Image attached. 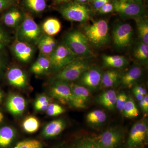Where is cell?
<instances>
[{
  "label": "cell",
  "instance_id": "cell-45",
  "mask_svg": "<svg viewBox=\"0 0 148 148\" xmlns=\"http://www.w3.org/2000/svg\"><path fill=\"white\" fill-rule=\"evenodd\" d=\"M133 88L138 91V92H140L141 94H143V95H145L147 94V91L145 88L140 86H135Z\"/></svg>",
  "mask_w": 148,
  "mask_h": 148
},
{
  "label": "cell",
  "instance_id": "cell-34",
  "mask_svg": "<svg viewBox=\"0 0 148 148\" xmlns=\"http://www.w3.org/2000/svg\"><path fill=\"white\" fill-rule=\"evenodd\" d=\"M49 104L48 98L45 95H40L38 97L35 101L34 107L37 110L45 111L47 109Z\"/></svg>",
  "mask_w": 148,
  "mask_h": 148
},
{
  "label": "cell",
  "instance_id": "cell-44",
  "mask_svg": "<svg viewBox=\"0 0 148 148\" xmlns=\"http://www.w3.org/2000/svg\"><path fill=\"white\" fill-rule=\"evenodd\" d=\"M132 91L133 94H134V96H135V98L138 101H141L145 97V95L141 94L140 92H138L137 90L134 89V88H133V89H132Z\"/></svg>",
  "mask_w": 148,
  "mask_h": 148
},
{
  "label": "cell",
  "instance_id": "cell-5",
  "mask_svg": "<svg viewBox=\"0 0 148 148\" xmlns=\"http://www.w3.org/2000/svg\"><path fill=\"white\" fill-rule=\"evenodd\" d=\"M58 11L64 18L70 21L85 22L91 18L90 9L83 4L75 1L64 4Z\"/></svg>",
  "mask_w": 148,
  "mask_h": 148
},
{
  "label": "cell",
  "instance_id": "cell-48",
  "mask_svg": "<svg viewBox=\"0 0 148 148\" xmlns=\"http://www.w3.org/2000/svg\"><path fill=\"white\" fill-rule=\"evenodd\" d=\"M87 1V0H75V1L77 2L83 3L85 2L86 1Z\"/></svg>",
  "mask_w": 148,
  "mask_h": 148
},
{
  "label": "cell",
  "instance_id": "cell-10",
  "mask_svg": "<svg viewBox=\"0 0 148 148\" xmlns=\"http://www.w3.org/2000/svg\"><path fill=\"white\" fill-rule=\"evenodd\" d=\"M123 132L120 129L107 130L96 138V140L103 148L116 147L123 137Z\"/></svg>",
  "mask_w": 148,
  "mask_h": 148
},
{
  "label": "cell",
  "instance_id": "cell-49",
  "mask_svg": "<svg viewBox=\"0 0 148 148\" xmlns=\"http://www.w3.org/2000/svg\"><path fill=\"white\" fill-rule=\"evenodd\" d=\"M130 1H132L135 2L139 3L142 4V0H130Z\"/></svg>",
  "mask_w": 148,
  "mask_h": 148
},
{
  "label": "cell",
  "instance_id": "cell-43",
  "mask_svg": "<svg viewBox=\"0 0 148 148\" xmlns=\"http://www.w3.org/2000/svg\"><path fill=\"white\" fill-rule=\"evenodd\" d=\"M4 51V50H0V72L2 70L5 63L6 56Z\"/></svg>",
  "mask_w": 148,
  "mask_h": 148
},
{
  "label": "cell",
  "instance_id": "cell-7",
  "mask_svg": "<svg viewBox=\"0 0 148 148\" xmlns=\"http://www.w3.org/2000/svg\"><path fill=\"white\" fill-rule=\"evenodd\" d=\"M114 10L123 18H135L144 16L145 10L142 4L130 0H115Z\"/></svg>",
  "mask_w": 148,
  "mask_h": 148
},
{
  "label": "cell",
  "instance_id": "cell-42",
  "mask_svg": "<svg viewBox=\"0 0 148 148\" xmlns=\"http://www.w3.org/2000/svg\"><path fill=\"white\" fill-rule=\"evenodd\" d=\"M110 0H93V7L96 9L98 10L105 4L110 2Z\"/></svg>",
  "mask_w": 148,
  "mask_h": 148
},
{
  "label": "cell",
  "instance_id": "cell-30",
  "mask_svg": "<svg viewBox=\"0 0 148 148\" xmlns=\"http://www.w3.org/2000/svg\"><path fill=\"white\" fill-rule=\"evenodd\" d=\"M107 119L106 113L101 110H95L88 114L86 120L91 124H99L103 123Z\"/></svg>",
  "mask_w": 148,
  "mask_h": 148
},
{
  "label": "cell",
  "instance_id": "cell-51",
  "mask_svg": "<svg viewBox=\"0 0 148 148\" xmlns=\"http://www.w3.org/2000/svg\"><path fill=\"white\" fill-rule=\"evenodd\" d=\"M116 148V147H115V148Z\"/></svg>",
  "mask_w": 148,
  "mask_h": 148
},
{
  "label": "cell",
  "instance_id": "cell-9",
  "mask_svg": "<svg viewBox=\"0 0 148 148\" xmlns=\"http://www.w3.org/2000/svg\"><path fill=\"white\" fill-rule=\"evenodd\" d=\"M147 122L145 119L139 121L133 125L127 141L129 148H136L145 142L147 137Z\"/></svg>",
  "mask_w": 148,
  "mask_h": 148
},
{
  "label": "cell",
  "instance_id": "cell-13",
  "mask_svg": "<svg viewBox=\"0 0 148 148\" xmlns=\"http://www.w3.org/2000/svg\"><path fill=\"white\" fill-rule=\"evenodd\" d=\"M51 95L63 104L70 103L72 98V93L71 87L67 82L60 81H56L50 89Z\"/></svg>",
  "mask_w": 148,
  "mask_h": 148
},
{
  "label": "cell",
  "instance_id": "cell-17",
  "mask_svg": "<svg viewBox=\"0 0 148 148\" xmlns=\"http://www.w3.org/2000/svg\"><path fill=\"white\" fill-rule=\"evenodd\" d=\"M26 100L21 95L12 94L8 97L6 107L9 112L14 115L18 116L24 112L26 108Z\"/></svg>",
  "mask_w": 148,
  "mask_h": 148
},
{
  "label": "cell",
  "instance_id": "cell-39",
  "mask_svg": "<svg viewBox=\"0 0 148 148\" xmlns=\"http://www.w3.org/2000/svg\"><path fill=\"white\" fill-rule=\"evenodd\" d=\"M19 0H0V12L14 6L18 5Z\"/></svg>",
  "mask_w": 148,
  "mask_h": 148
},
{
  "label": "cell",
  "instance_id": "cell-26",
  "mask_svg": "<svg viewBox=\"0 0 148 148\" xmlns=\"http://www.w3.org/2000/svg\"><path fill=\"white\" fill-rule=\"evenodd\" d=\"M140 41L148 45V21L144 16L134 18Z\"/></svg>",
  "mask_w": 148,
  "mask_h": 148
},
{
  "label": "cell",
  "instance_id": "cell-24",
  "mask_svg": "<svg viewBox=\"0 0 148 148\" xmlns=\"http://www.w3.org/2000/svg\"><path fill=\"white\" fill-rule=\"evenodd\" d=\"M116 97L114 90H106L99 96L98 102L106 108L109 110H113L116 106Z\"/></svg>",
  "mask_w": 148,
  "mask_h": 148
},
{
  "label": "cell",
  "instance_id": "cell-50",
  "mask_svg": "<svg viewBox=\"0 0 148 148\" xmlns=\"http://www.w3.org/2000/svg\"><path fill=\"white\" fill-rule=\"evenodd\" d=\"M2 93L1 92V90H0V103H1V101H2Z\"/></svg>",
  "mask_w": 148,
  "mask_h": 148
},
{
  "label": "cell",
  "instance_id": "cell-40",
  "mask_svg": "<svg viewBox=\"0 0 148 148\" xmlns=\"http://www.w3.org/2000/svg\"><path fill=\"white\" fill-rule=\"evenodd\" d=\"M98 12L101 14H107L112 12L114 10L113 5L110 2L105 4L98 10Z\"/></svg>",
  "mask_w": 148,
  "mask_h": 148
},
{
  "label": "cell",
  "instance_id": "cell-4",
  "mask_svg": "<svg viewBox=\"0 0 148 148\" xmlns=\"http://www.w3.org/2000/svg\"><path fill=\"white\" fill-rule=\"evenodd\" d=\"M85 58L78 57L59 71L55 77L56 81L70 82L79 79L82 74L89 69Z\"/></svg>",
  "mask_w": 148,
  "mask_h": 148
},
{
  "label": "cell",
  "instance_id": "cell-3",
  "mask_svg": "<svg viewBox=\"0 0 148 148\" xmlns=\"http://www.w3.org/2000/svg\"><path fill=\"white\" fill-rule=\"evenodd\" d=\"M64 43L79 57L86 58L95 56L87 38L78 30L68 32L64 36Z\"/></svg>",
  "mask_w": 148,
  "mask_h": 148
},
{
  "label": "cell",
  "instance_id": "cell-46",
  "mask_svg": "<svg viewBox=\"0 0 148 148\" xmlns=\"http://www.w3.org/2000/svg\"><path fill=\"white\" fill-rule=\"evenodd\" d=\"M54 2H55L56 3L58 4H64L66 3L71 2L72 0H53Z\"/></svg>",
  "mask_w": 148,
  "mask_h": 148
},
{
  "label": "cell",
  "instance_id": "cell-2",
  "mask_svg": "<svg viewBox=\"0 0 148 148\" xmlns=\"http://www.w3.org/2000/svg\"><path fill=\"white\" fill-rule=\"evenodd\" d=\"M42 35V27L30 13L24 12V18L18 27L16 38L34 46L37 45Z\"/></svg>",
  "mask_w": 148,
  "mask_h": 148
},
{
  "label": "cell",
  "instance_id": "cell-12",
  "mask_svg": "<svg viewBox=\"0 0 148 148\" xmlns=\"http://www.w3.org/2000/svg\"><path fill=\"white\" fill-rule=\"evenodd\" d=\"M11 50L16 59L23 63H28L35 53L33 45L16 39L11 46Z\"/></svg>",
  "mask_w": 148,
  "mask_h": 148
},
{
  "label": "cell",
  "instance_id": "cell-22",
  "mask_svg": "<svg viewBox=\"0 0 148 148\" xmlns=\"http://www.w3.org/2000/svg\"><path fill=\"white\" fill-rule=\"evenodd\" d=\"M51 67L49 57L40 54L38 59L32 64L31 70L34 74L41 75L48 71Z\"/></svg>",
  "mask_w": 148,
  "mask_h": 148
},
{
  "label": "cell",
  "instance_id": "cell-6",
  "mask_svg": "<svg viewBox=\"0 0 148 148\" xmlns=\"http://www.w3.org/2000/svg\"><path fill=\"white\" fill-rule=\"evenodd\" d=\"M78 57L64 43L57 46L49 58L51 67L58 71Z\"/></svg>",
  "mask_w": 148,
  "mask_h": 148
},
{
  "label": "cell",
  "instance_id": "cell-47",
  "mask_svg": "<svg viewBox=\"0 0 148 148\" xmlns=\"http://www.w3.org/2000/svg\"><path fill=\"white\" fill-rule=\"evenodd\" d=\"M4 119V116L3 114H2V113L1 112H0V123L2 122L3 120Z\"/></svg>",
  "mask_w": 148,
  "mask_h": 148
},
{
  "label": "cell",
  "instance_id": "cell-19",
  "mask_svg": "<svg viewBox=\"0 0 148 148\" xmlns=\"http://www.w3.org/2000/svg\"><path fill=\"white\" fill-rule=\"evenodd\" d=\"M40 54L49 56L52 53L57 47L56 42L53 36L42 35L37 43Z\"/></svg>",
  "mask_w": 148,
  "mask_h": 148
},
{
  "label": "cell",
  "instance_id": "cell-36",
  "mask_svg": "<svg viewBox=\"0 0 148 148\" xmlns=\"http://www.w3.org/2000/svg\"><path fill=\"white\" fill-rule=\"evenodd\" d=\"M10 41V36L6 30L0 25V50H4Z\"/></svg>",
  "mask_w": 148,
  "mask_h": 148
},
{
  "label": "cell",
  "instance_id": "cell-14",
  "mask_svg": "<svg viewBox=\"0 0 148 148\" xmlns=\"http://www.w3.org/2000/svg\"><path fill=\"white\" fill-rule=\"evenodd\" d=\"M102 74L97 68L88 69L80 77L79 84L88 89L94 90L101 84Z\"/></svg>",
  "mask_w": 148,
  "mask_h": 148
},
{
  "label": "cell",
  "instance_id": "cell-11",
  "mask_svg": "<svg viewBox=\"0 0 148 148\" xmlns=\"http://www.w3.org/2000/svg\"><path fill=\"white\" fill-rule=\"evenodd\" d=\"M69 85L73 93L71 105L77 108L84 109L86 108L90 96L89 89L81 85L73 83Z\"/></svg>",
  "mask_w": 148,
  "mask_h": 148
},
{
  "label": "cell",
  "instance_id": "cell-52",
  "mask_svg": "<svg viewBox=\"0 0 148 148\" xmlns=\"http://www.w3.org/2000/svg\"><path fill=\"white\" fill-rule=\"evenodd\" d=\"M92 1H93V0H92Z\"/></svg>",
  "mask_w": 148,
  "mask_h": 148
},
{
  "label": "cell",
  "instance_id": "cell-29",
  "mask_svg": "<svg viewBox=\"0 0 148 148\" xmlns=\"http://www.w3.org/2000/svg\"><path fill=\"white\" fill-rule=\"evenodd\" d=\"M119 77V74L116 71H107L102 75L101 85L106 88L112 87L116 83Z\"/></svg>",
  "mask_w": 148,
  "mask_h": 148
},
{
  "label": "cell",
  "instance_id": "cell-31",
  "mask_svg": "<svg viewBox=\"0 0 148 148\" xmlns=\"http://www.w3.org/2000/svg\"><path fill=\"white\" fill-rule=\"evenodd\" d=\"M40 122L35 116H29L25 118L22 123V127L25 132L34 133L37 132L40 127Z\"/></svg>",
  "mask_w": 148,
  "mask_h": 148
},
{
  "label": "cell",
  "instance_id": "cell-20",
  "mask_svg": "<svg viewBox=\"0 0 148 148\" xmlns=\"http://www.w3.org/2000/svg\"><path fill=\"white\" fill-rule=\"evenodd\" d=\"M103 66L106 68L121 69L128 64V61L124 56L120 55H103Z\"/></svg>",
  "mask_w": 148,
  "mask_h": 148
},
{
  "label": "cell",
  "instance_id": "cell-28",
  "mask_svg": "<svg viewBox=\"0 0 148 148\" xmlns=\"http://www.w3.org/2000/svg\"><path fill=\"white\" fill-rule=\"evenodd\" d=\"M133 56L139 62L145 64L147 63L148 45L141 41L137 43L133 51Z\"/></svg>",
  "mask_w": 148,
  "mask_h": 148
},
{
  "label": "cell",
  "instance_id": "cell-32",
  "mask_svg": "<svg viewBox=\"0 0 148 148\" xmlns=\"http://www.w3.org/2000/svg\"><path fill=\"white\" fill-rule=\"evenodd\" d=\"M123 112L125 116L129 118L138 116L139 110L136 107L135 102L131 97L127 98L123 108Z\"/></svg>",
  "mask_w": 148,
  "mask_h": 148
},
{
  "label": "cell",
  "instance_id": "cell-38",
  "mask_svg": "<svg viewBox=\"0 0 148 148\" xmlns=\"http://www.w3.org/2000/svg\"><path fill=\"white\" fill-rule=\"evenodd\" d=\"M127 95L124 93L122 92L117 95L116 106L117 108L121 112H123V108L127 100Z\"/></svg>",
  "mask_w": 148,
  "mask_h": 148
},
{
  "label": "cell",
  "instance_id": "cell-27",
  "mask_svg": "<svg viewBox=\"0 0 148 148\" xmlns=\"http://www.w3.org/2000/svg\"><path fill=\"white\" fill-rule=\"evenodd\" d=\"M15 132L12 127L4 126L0 128V147L9 145L15 137Z\"/></svg>",
  "mask_w": 148,
  "mask_h": 148
},
{
  "label": "cell",
  "instance_id": "cell-37",
  "mask_svg": "<svg viewBox=\"0 0 148 148\" xmlns=\"http://www.w3.org/2000/svg\"><path fill=\"white\" fill-rule=\"evenodd\" d=\"M41 144L37 140H29L18 143L13 148H40Z\"/></svg>",
  "mask_w": 148,
  "mask_h": 148
},
{
  "label": "cell",
  "instance_id": "cell-35",
  "mask_svg": "<svg viewBox=\"0 0 148 148\" xmlns=\"http://www.w3.org/2000/svg\"><path fill=\"white\" fill-rule=\"evenodd\" d=\"M47 113L49 116H54L65 112V109L56 103L49 104L46 110Z\"/></svg>",
  "mask_w": 148,
  "mask_h": 148
},
{
  "label": "cell",
  "instance_id": "cell-41",
  "mask_svg": "<svg viewBox=\"0 0 148 148\" xmlns=\"http://www.w3.org/2000/svg\"><path fill=\"white\" fill-rule=\"evenodd\" d=\"M139 105L141 109L144 112L147 114L148 112V94L145 95L144 98L140 101Z\"/></svg>",
  "mask_w": 148,
  "mask_h": 148
},
{
  "label": "cell",
  "instance_id": "cell-21",
  "mask_svg": "<svg viewBox=\"0 0 148 148\" xmlns=\"http://www.w3.org/2000/svg\"><path fill=\"white\" fill-rule=\"evenodd\" d=\"M65 122L62 119H57L49 123L44 128L43 135L47 138H51L59 135L65 128Z\"/></svg>",
  "mask_w": 148,
  "mask_h": 148
},
{
  "label": "cell",
  "instance_id": "cell-16",
  "mask_svg": "<svg viewBox=\"0 0 148 148\" xmlns=\"http://www.w3.org/2000/svg\"><path fill=\"white\" fill-rule=\"evenodd\" d=\"M6 77L11 85L18 88L25 87L28 82L27 75L22 69L18 67H12L9 69Z\"/></svg>",
  "mask_w": 148,
  "mask_h": 148
},
{
  "label": "cell",
  "instance_id": "cell-8",
  "mask_svg": "<svg viewBox=\"0 0 148 148\" xmlns=\"http://www.w3.org/2000/svg\"><path fill=\"white\" fill-rule=\"evenodd\" d=\"M133 34V29L130 24L127 23L118 24L112 31L114 44L119 49L128 47L132 42Z\"/></svg>",
  "mask_w": 148,
  "mask_h": 148
},
{
  "label": "cell",
  "instance_id": "cell-1",
  "mask_svg": "<svg viewBox=\"0 0 148 148\" xmlns=\"http://www.w3.org/2000/svg\"><path fill=\"white\" fill-rule=\"evenodd\" d=\"M109 26L108 21L100 19L84 27V33L90 45L101 48L109 42Z\"/></svg>",
  "mask_w": 148,
  "mask_h": 148
},
{
  "label": "cell",
  "instance_id": "cell-33",
  "mask_svg": "<svg viewBox=\"0 0 148 148\" xmlns=\"http://www.w3.org/2000/svg\"><path fill=\"white\" fill-rule=\"evenodd\" d=\"M75 148H103L95 138H86L80 141Z\"/></svg>",
  "mask_w": 148,
  "mask_h": 148
},
{
  "label": "cell",
  "instance_id": "cell-15",
  "mask_svg": "<svg viewBox=\"0 0 148 148\" xmlns=\"http://www.w3.org/2000/svg\"><path fill=\"white\" fill-rule=\"evenodd\" d=\"M5 11L1 18L3 24L9 28L18 27L24 18V12L17 5L11 7Z\"/></svg>",
  "mask_w": 148,
  "mask_h": 148
},
{
  "label": "cell",
  "instance_id": "cell-23",
  "mask_svg": "<svg viewBox=\"0 0 148 148\" xmlns=\"http://www.w3.org/2000/svg\"><path fill=\"white\" fill-rule=\"evenodd\" d=\"M22 4L29 12L37 14L42 13L47 7V0H23Z\"/></svg>",
  "mask_w": 148,
  "mask_h": 148
},
{
  "label": "cell",
  "instance_id": "cell-18",
  "mask_svg": "<svg viewBox=\"0 0 148 148\" xmlns=\"http://www.w3.org/2000/svg\"><path fill=\"white\" fill-rule=\"evenodd\" d=\"M142 69L140 66L137 65L133 66L121 77V84L125 87H132L142 76Z\"/></svg>",
  "mask_w": 148,
  "mask_h": 148
},
{
  "label": "cell",
  "instance_id": "cell-25",
  "mask_svg": "<svg viewBox=\"0 0 148 148\" xmlns=\"http://www.w3.org/2000/svg\"><path fill=\"white\" fill-rule=\"evenodd\" d=\"M61 22L58 19L54 18H47L43 23L42 29L46 35L53 36L61 31Z\"/></svg>",
  "mask_w": 148,
  "mask_h": 148
}]
</instances>
